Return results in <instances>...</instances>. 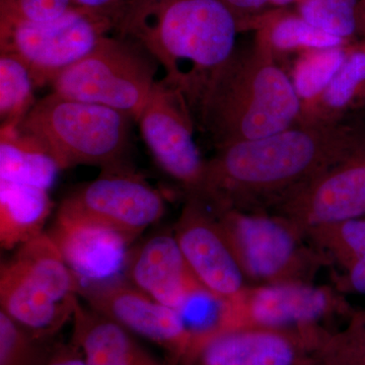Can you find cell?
I'll return each mask as SVG.
<instances>
[{"label":"cell","instance_id":"obj_2","mask_svg":"<svg viewBox=\"0 0 365 365\" xmlns=\"http://www.w3.org/2000/svg\"><path fill=\"white\" fill-rule=\"evenodd\" d=\"M114 30L157 60L163 81L181 91L194 116L241 32L222 0H128Z\"/></svg>","mask_w":365,"mask_h":365},{"label":"cell","instance_id":"obj_4","mask_svg":"<svg viewBox=\"0 0 365 365\" xmlns=\"http://www.w3.org/2000/svg\"><path fill=\"white\" fill-rule=\"evenodd\" d=\"M79 299L78 280L47 232L1 264L0 311L36 339L50 342L73 319Z\"/></svg>","mask_w":365,"mask_h":365},{"label":"cell","instance_id":"obj_22","mask_svg":"<svg viewBox=\"0 0 365 365\" xmlns=\"http://www.w3.org/2000/svg\"><path fill=\"white\" fill-rule=\"evenodd\" d=\"M365 110V40L350 45L344 63L323 95L300 114L299 122L341 119Z\"/></svg>","mask_w":365,"mask_h":365},{"label":"cell","instance_id":"obj_26","mask_svg":"<svg viewBox=\"0 0 365 365\" xmlns=\"http://www.w3.org/2000/svg\"><path fill=\"white\" fill-rule=\"evenodd\" d=\"M359 0H299L294 11L322 32L346 42L359 38Z\"/></svg>","mask_w":365,"mask_h":365},{"label":"cell","instance_id":"obj_15","mask_svg":"<svg viewBox=\"0 0 365 365\" xmlns=\"http://www.w3.org/2000/svg\"><path fill=\"white\" fill-rule=\"evenodd\" d=\"M78 287L124 279L133 239L97 223L57 213L48 230Z\"/></svg>","mask_w":365,"mask_h":365},{"label":"cell","instance_id":"obj_30","mask_svg":"<svg viewBox=\"0 0 365 365\" xmlns=\"http://www.w3.org/2000/svg\"><path fill=\"white\" fill-rule=\"evenodd\" d=\"M234 14L240 30H252L254 24L264 14L273 11L270 0H222Z\"/></svg>","mask_w":365,"mask_h":365},{"label":"cell","instance_id":"obj_9","mask_svg":"<svg viewBox=\"0 0 365 365\" xmlns=\"http://www.w3.org/2000/svg\"><path fill=\"white\" fill-rule=\"evenodd\" d=\"M162 194L126 163L103 169L64 199L59 215L117 230L134 241L165 213Z\"/></svg>","mask_w":365,"mask_h":365},{"label":"cell","instance_id":"obj_34","mask_svg":"<svg viewBox=\"0 0 365 365\" xmlns=\"http://www.w3.org/2000/svg\"><path fill=\"white\" fill-rule=\"evenodd\" d=\"M299 0H270L272 9H287L289 6H294Z\"/></svg>","mask_w":365,"mask_h":365},{"label":"cell","instance_id":"obj_31","mask_svg":"<svg viewBox=\"0 0 365 365\" xmlns=\"http://www.w3.org/2000/svg\"><path fill=\"white\" fill-rule=\"evenodd\" d=\"M128 0H72L73 6L114 21L115 26Z\"/></svg>","mask_w":365,"mask_h":365},{"label":"cell","instance_id":"obj_5","mask_svg":"<svg viewBox=\"0 0 365 365\" xmlns=\"http://www.w3.org/2000/svg\"><path fill=\"white\" fill-rule=\"evenodd\" d=\"M131 118L54 93L38 100L19 125L49 150L62 170L76 165L103 169L124 163Z\"/></svg>","mask_w":365,"mask_h":365},{"label":"cell","instance_id":"obj_7","mask_svg":"<svg viewBox=\"0 0 365 365\" xmlns=\"http://www.w3.org/2000/svg\"><path fill=\"white\" fill-rule=\"evenodd\" d=\"M247 278L267 283L307 282L319 256L302 244L304 232L263 211L213 210Z\"/></svg>","mask_w":365,"mask_h":365},{"label":"cell","instance_id":"obj_17","mask_svg":"<svg viewBox=\"0 0 365 365\" xmlns=\"http://www.w3.org/2000/svg\"><path fill=\"white\" fill-rule=\"evenodd\" d=\"M126 278L143 294L182 314L192 300L210 295L190 268L175 235H155L132 252Z\"/></svg>","mask_w":365,"mask_h":365},{"label":"cell","instance_id":"obj_16","mask_svg":"<svg viewBox=\"0 0 365 365\" xmlns=\"http://www.w3.org/2000/svg\"><path fill=\"white\" fill-rule=\"evenodd\" d=\"M323 338L309 330L230 329L209 338L188 365H309Z\"/></svg>","mask_w":365,"mask_h":365},{"label":"cell","instance_id":"obj_12","mask_svg":"<svg viewBox=\"0 0 365 365\" xmlns=\"http://www.w3.org/2000/svg\"><path fill=\"white\" fill-rule=\"evenodd\" d=\"M175 237L194 275L220 306L232 304L248 289L246 274L206 204L188 197Z\"/></svg>","mask_w":365,"mask_h":365},{"label":"cell","instance_id":"obj_32","mask_svg":"<svg viewBox=\"0 0 365 365\" xmlns=\"http://www.w3.org/2000/svg\"><path fill=\"white\" fill-rule=\"evenodd\" d=\"M47 365H86L78 346L71 341L66 344L54 345Z\"/></svg>","mask_w":365,"mask_h":365},{"label":"cell","instance_id":"obj_13","mask_svg":"<svg viewBox=\"0 0 365 365\" xmlns=\"http://www.w3.org/2000/svg\"><path fill=\"white\" fill-rule=\"evenodd\" d=\"M274 215L307 235L314 228L365 215V148L283 197Z\"/></svg>","mask_w":365,"mask_h":365},{"label":"cell","instance_id":"obj_8","mask_svg":"<svg viewBox=\"0 0 365 365\" xmlns=\"http://www.w3.org/2000/svg\"><path fill=\"white\" fill-rule=\"evenodd\" d=\"M114 29V21L76 6L45 23L0 20V52L23 60L42 88L90 54Z\"/></svg>","mask_w":365,"mask_h":365},{"label":"cell","instance_id":"obj_23","mask_svg":"<svg viewBox=\"0 0 365 365\" xmlns=\"http://www.w3.org/2000/svg\"><path fill=\"white\" fill-rule=\"evenodd\" d=\"M307 235L330 252L333 258L347 270L350 288L365 294V220L356 218L314 228Z\"/></svg>","mask_w":365,"mask_h":365},{"label":"cell","instance_id":"obj_29","mask_svg":"<svg viewBox=\"0 0 365 365\" xmlns=\"http://www.w3.org/2000/svg\"><path fill=\"white\" fill-rule=\"evenodd\" d=\"M312 365H365V352L351 329L332 338H324Z\"/></svg>","mask_w":365,"mask_h":365},{"label":"cell","instance_id":"obj_28","mask_svg":"<svg viewBox=\"0 0 365 365\" xmlns=\"http://www.w3.org/2000/svg\"><path fill=\"white\" fill-rule=\"evenodd\" d=\"M73 7L72 0H0V20L45 23Z\"/></svg>","mask_w":365,"mask_h":365},{"label":"cell","instance_id":"obj_10","mask_svg":"<svg viewBox=\"0 0 365 365\" xmlns=\"http://www.w3.org/2000/svg\"><path fill=\"white\" fill-rule=\"evenodd\" d=\"M136 122L160 169L184 187L187 197L193 196L205 160L194 139L195 118L184 95L163 79L157 81Z\"/></svg>","mask_w":365,"mask_h":365},{"label":"cell","instance_id":"obj_14","mask_svg":"<svg viewBox=\"0 0 365 365\" xmlns=\"http://www.w3.org/2000/svg\"><path fill=\"white\" fill-rule=\"evenodd\" d=\"M329 292L307 282L268 283L222 307V331L242 327L307 331L330 312Z\"/></svg>","mask_w":365,"mask_h":365},{"label":"cell","instance_id":"obj_3","mask_svg":"<svg viewBox=\"0 0 365 365\" xmlns=\"http://www.w3.org/2000/svg\"><path fill=\"white\" fill-rule=\"evenodd\" d=\"M302 107L289 76L273 55L253 43L213 74L195 121L216 148L273 135L299 123Z\"/></svg>","mask_w":365,"mask_h":365},{"label":"cell","instance_id":"obj_27","mask_svg":"<svg viewBox=\"0 0 365 365\" xmlns=\"http://www.w3.org/2000/svg\"><path fill=\"white\" fill-rule=\"evenodd\" d=\"M53 348L0 311V365H47Z\"/></svg>","mask_w":365,"mask_h":365},{"label":"cell","instance_id":"obj_18","mask_svg":"<svg viewBox=\"0 0 365 365\" xmlns=\"http://www.w3.org/2000/svg\"><path fill=\"white\" fill-rule=\"evenodd\" d=\"M72 319L71 340L83 353L86 365H176L158 359L134 339L133 334L81 302Z\"/></svg>","mask_w":365,"mask_h":365},{"label":"cell","instance_id":"obj_33","mask_svg":"<svg viewBox=\"0 0 365 365\" xmlns=\"http://www.w3.org/2000/svg\"><path fill=\"white\" fill-rule=\"evenodd\" d=\"M357 21H359V40H365V0H359Z\"/></svg>","mask_w":365,"mask_h":365},{"label":"cell","instance_id":"obj_11","mask_svg":"<svg viewBox=\"0 0 365 365\" xmlns=\"http://www.w3.org/2000/svg\"><path fill=\"white\" fill-rule=\"evenodd\" d=\"M79 297L125 330L162 347L173 364L188 362L193 336L182 314L151 299L128 280L79 287Z\"/></svg>","mask_w":365,"mask_h":365},{"label":"cell","instance_id":"obj_21","mask_svg":"<svg viewBox=\"0 0 365 365\" xmlns=\"http://www.w3.org/2000/svg\"><path fill=\"white\" fill-rule=\"evenodd\" d=\"M254 42L267 50L279 62L281 57L299 55L309 50L339 47L352 42L322 32L307 23L297 11L273 9L254 24Z\"/></svg>","mask_w":365,"mask_h":365},{"label":"cell","instance_id":"obj_20","mask_svg":"<svg viewBox=\"0 0 365 365\" xmlns=\"http://www.w3.org/2000/svg\"><path fill=\"white\" fill-rule=\"evenodd\" d=\"M62 169L49 150L19 126L0 128V180L52 188Z\"/></svg>","mask_w":365,"mask_h":365},{"label":"cell","instance_id":"obj_25","mask_svg":"<svg viewBox=\"0 0 365 365\" xmlns=\"http://www.w3.org/2000/svg\"><path fill=\"white\" fill-rule=\"evenodd\" d=\"M37 88L23 60L0 53V119L1 126H19L37 103Z\"/></svg>","mask_w":365,"mask_h":365},{"label":"cell","instance_id":"obj_19","mask_svg":"<svg viewBox=\"0 0 365 365\" xmlns=\"http://www.w3.org/2000/svg\"><path fill=\"white\" fill-rule=\"evenodd\" d=\"M48 190L0 180V242L6 250L18 248L42 234L51 215Z\"/></svg>","mask_w":365,"mask_h":365},{"label":"cell","instance_id":"obj_35","mask_svg":"<svg viewBox=\"0 0 365 365\" xmlns=\"http://www.w3.org/2000/svg\"><path fill=\"white\" fill-rule=\"evenodd\" d=\"M362 319H364V322L365 323V316H361Z\"/></svg>","mask_w":365,"mask_h":365},{"label":"cell","instance_id":"obj_24","mask_svg":"<svg viewBox=\"0 0 365 365\" xmlns=\"http://www.w3.org/2000/svg\"><path fill=\"white\" fill-rule=\"evenodd\" d=\"M352 43L339 47L309 50L297 55L292 71L287 73L299 98L302 113L316 103L332 83L344 63Z\"/></svg>","mask_w":365,"mask_h":365},{"label":"cell","instance_id":"obj_1","mask_svg":"<svg viewBox=\"0 0 365 365\" xmlns=\"http://www.w3.org/2000/svg\"><path fill=\"white\" fill-rule=\"evenodd\" d=\"M364 148L365 110L334 121L299 122L216 148L191 197L213 210L261 211Z\"/></svg>","mask_w":365,"mask_h":365},{"label":"cell","instance_id":"obj_6","mask_svg":"<svg viewBox=\"0 0 365 365\" xmlns=\"http://www.w3.org/2000/svg\"><path fill=\"white\" fill-rule=\"evenodd\" d=\"M158 64L134 41L106 36L51 86L64 97L111 108L137 121L157 83Z\"/></svg>","mask_w":365,"mask_h":365}]
</instances>
